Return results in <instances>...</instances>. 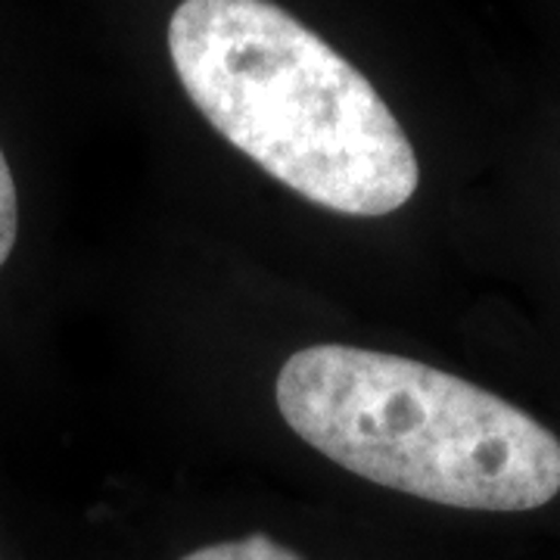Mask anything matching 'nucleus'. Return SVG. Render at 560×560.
<instances>
[{
  "instance_id": "nucleus-1",
  "label": "nucleus",
  "mask_w": 560,
  "mask_h": 560,
  "mask_svg": "<svg viewBox=\"0 0 560 560\" xmlns=\"http://www.w3.org/2000/svg\"><path fill=\"white\" fill-rule=\"evenodd\" d=\"M168 57L202 119L302 200L383 219L418 194V153L381 91L278 3L180 0Z\"/></svg>"
},
{
  "instance_id": "nucleus-2",
  "label": "nucleus",
  "mask_w": 560,
  "mask_h": 560,
  "mask_svg": "<svg viewBox=\"0 0 560 560\" xmlns=\"http://www.w3.org/2000/svg\"><path fill=\"white\" fill-rule=\"evenodd\" d=\"M287 427L349 474L464 511H533L560 492V440L523 408L423 361L340 342L280 368Z\"/></svg>"
},
{
  "instance_id": "nucleus-3",
  "label": "nucleus",
  "mask_w": 560,
  "mask_h": 560,
  "mask_svg": "<svg viewBox=\"0 0 560 560\" xmlns=\"http://www.w3.org/2000/svg\"><path fill=\"white\" fill-rule=\"evenodd\" d=\"M180 560H305L300 551L287 548L283 541L271 539L265 533H253L243 539L219 541V545H206L190 551L187 558Z\"/></svg>"
},
{
  "instance_id": "nucleus-4",
  "label": "nucleus",
  "mask_w": 560,
  "mask_h": 560,
  "mask_svg": "<svg viewBox=\"0 0 560 560\" xmlns=\"http://www.w3.org/2000/svg\"><path fill=\"white\" fill-rule=\"evenodd\" d=\"M20 234V200H16V184L10 162L0 150V265L10 259Z\"/></svg>"
}]
</instances>
